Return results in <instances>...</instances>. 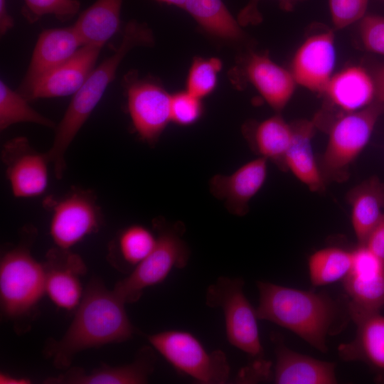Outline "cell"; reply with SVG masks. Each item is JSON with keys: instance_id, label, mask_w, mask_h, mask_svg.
I'll return each mask as SVG.
<instances>
[{"instance_id": "31", "label": "cell", "mask_w": 384, "mask_h": 384, "mask_svg": "<svg viewBox=\"0 0 384 384\" xmlns=\"http://www.w3.org/2000/svg\"><path fill=\"white\" fill-rule=\"evenodd\" d=\"M21 14L30 23L46 15H53L60 22L73 18L80 8L79 0H23Z\"/></svg>"}, {"instance_id": "18", "label": "cell", "mask_w": 384, "mask_h": 384, "mask_svg": "<svg viewBox=\"0 0 384 384\" xmlns=\"http://www.w3.org/2000/svg\"><path fill=\"white\" fill-rule=\"evenodd\" d=\"M347 310L357 329L355 338L338 347L345 361H361L376 372L384 374V316L361 311L348 306Z\"/></svg>"}, {"instance_id": "26", "label": "cell", "mask_w": 384, "mask_h": 384, "mask_svg": "<svg viewBox=\"0 0 384 384\" xmlns=\"http://www.w3.org/2000/svg\"><path fill=\"white\" fill-rule=\"evenodd\" d=\"M156 236L141 225H129L122 230L112 241L109 261L119 271L129 274L151 252Z\"/></svg>"}, {"instance_id": "13", "label": "cell", "mask_w": 384, "mask_h": 384, "mask_svg": "<svg viewBox=\"0 0 384 384\" xmlns=\"http://www.w3.org/2000/svg\"><path fill=\"white\" fill-rule=\"evenodd\" d=\"M46 293L59 308L72 310L79 305L84 291L80 278L87 272L82 257L70 249L49 250L43 263Z\"/></svg>"}, {"instance_id": "9", "label": "cell", "mask_w": 384, "mask_h": 384, "mask_svg": "<svg viewBox=\"0 0 384 384\" xmlns=\"http://www.w3.org/2000/svg\"><path fill=\"white\" fill-rule=\"evenodd\" d=\"M46 203L52 212L50 234L56 247L70 249L101 226V209L92 191L75 188Z\"/></svg>"}, {"instance_id": "15", "label": "cell", "mask_w": 384, "mask_h": 384, "mask_svg": "<svg viewBox=\"0 0 384 384\" xmlns=\"http://www.w3.org/2000/svg\"><path fill=\"white\" fill-rule=\"evenodd\" d=\"M101 46L87 44L43 76L32 87L28 101L75 95L95 68Z\"/></svg>"}, {"instance_id": "27", "label": "cell", "mask_w": 384, "mask_h": 384, "mask_svg": "<svg viewBox=\"0 0 384 384\" xmlns=\"http://www.w3.org/2000/svg\"><path fill=\"white\" fill-rule=\"evenodd\" d=\"M210 34L225 40L238 41L243 33L238 20L223 0H186L183 7Z\"/></svg>"}, {"instance_id": "34", "label": "cell", "mask_w": 384, "mask_h": 384, "mask_svg": "<svg viewBox=\"0 0 384 384\" xmlns=\"http://www.w3.org/2000/svg\"><path fill=\"white\" fill-rule=\"evenodd\" d=\"M369 0H328L331 21L335 29H342L361 21Z\"/></svg>"}, {"instance_id": "11", "label": "cell", "mask_w": 384, "mask_h": 384, "mask_svg": "<svg viewBox=\"0 0 384 384\" xmlns=\"http://www.w3.org/2000/svg\"><path fill=\"white\" fill-rule=\"evenodd\" d=\"M1 160L13 195L33 198L43 194L48 184L47 153L36 151L25 137L6 142L1 150Z\"/></svg>"}, {"instance_id": "23", "label": "cell", "mask_w": 384, "mask_h": 384, "mask_svg": "<svg viewBox=\"0 0 384 384\" xmlns=\"http://www.w3.org/2000/svg\"><path fill=\"white\" fill-rule=\"evenodd\" d=\"M346 198L356 237L359 245H364L384 213V183L372 176L352 188Z\"/></svg>"}, {"instance_id": "8", "label": "cell", "mask_w": 384, "mask_h": 384, "mask_svg": "<svg viewBox=\"0 0 384 384\" xmlns=\"http://www.w3.org/2000/svg\"><path fill=\"white\" fill-rule=\"evenodd\" d=\"M151 346L180 373L203 384H225L230 367L222 350L208 352L192 334L168 330L147 336Z\"/></svg>"}, {"instance_id": "10", "label": "cell", "mask_w": 384, "mask_h": 384, "mask_svg": "<svg viewBox=\"0 0 384 384\" xmlns=\"http://www.w3.org/2000/svg\"><path fill=\"white\" fill-rule=\"evenodd\" d=\"M123 82L134 128L142 140L154 145L171 122V95L157 82L139 79L134 72Z\"/></svg>"}, {"instance_id": "4", "label": "cell", "mask_w": 384, "mask_h": 384, "mask_svg": "<svg viewBox=\"0 0 384 384\" xmlns=\"http://www.w3.org/2000/svg\"><path fill=\"white\" fill-rule=\"evenodd\" d=\"M33 233L31 228L26 230L20 243L1 258V309L9 319L28 315L46 294L43 264L38 262L31 252Z\"/></svg>"}, {"instance_id": "32", "label": "cell", "mask_w": 384, "mask_h": 384, "mask_svg": "<svg viewBox=\"0 0 384 384\" xmlns=\"http://www.w3.org/2000/svg\"><path fill=\"white\" fill-rule=\"evenodd\" d=\"M221 67V62L217 58L195 59L187 78V91L200 99L210 94L216 85Z\"/></svg>"}, {"instance_id": "33", "label": "cell", "mask_w": 384, "mask_h": 384, "mask_svg": "<svg viewBox=\"0 0 384 384\" xmlns=\"http://www.w3.org/2000/svg\"><path fill=\"white\" fill-rule=\"evenodd\" d=\"M201 100L187 90L171 95V122L183 126L195 123L203 113Z\"/></svg>"}, {"instance_id": "39", "label": "cell", "mask_w": 384, "mask_h": 384, "mask_svg": "<svg viewBox=\"0 0 384 384\" xmlns=\"http://www.w3.org/2000/svg\"><path fill=\"white\" fill-rule=\"evenodd\" d=\"M14 26V21L9 14L6 1L0 0V33L1 36L5 35Z\"/></svg>"}, {"instance_id": "35", "label": "cell", "mask_w": 384, "mask_h": 384, "mask_svg": "<svg viewBox=\"0 0 384 384\" xmlns=\"http://www.w3.org/2000/svg\"><path fill=\"white\" fill-rule=\"evenodd\" d=\"M362 43L368 51L384 55V17L366 15L360 22Z\"/></svg>"}, {"instance_id": "29", "label": "cell", "mask_w": 384, "mask_h": 384, "mask_svg": "<svg viewBox=\"0 0 384 384\" xmlns=\"http://www.w3.org/2000/svg\"><path fill=\"white\" fill-rule=\"evenodd\" d=\"M343 287L349 297L347 306L365 312H376L384 306V271L358 277L348 274Z\"/></svg>"}, {"instance_id": "7", "label": "cell", "mask_w": 384, "mask_h": 384, "mask_svg": "<svg viewBox=\"0 0 384 384\" xmlns=\"http://www.w3.org/2000/svg\"><path fill=\"white\" fill-rule=\"evenodd\" d=\"M383 112L384 103L375 100L362 110L344 112L334 122L319 164L326 183L347 179L351 165L367 145Z\"/></svg>"}, {"instance_id": "37", "label": "cell", "mask_w": 384, "mask_h": 384, "mask_svg": "<svg viewBox=\"0 0 384 384\" xmlns=\"http://www.w3.org/2000/svg\"><path fill=\"white\" fill-rule=\"evenodd\" d=\"M261 0H249L247 4L240 11L237 20L240 26L257 24L262 21V16L258 9ZM279 6L287 11H290L299 0H277Z\"/></svg>"}, {"instance_id": "36", "label": "cell", "mask_w": 384, "mask_h": 384, "mask_svg": "<svg viewBox=\"0 0 384 384\" xmlns=\"http://www.w3.org/2000/svg\"><path fill=\"white\" fill-rule=\"evenodd\" d=\"M383 271L384 262L365 245H359L352 251V266L348 274L366 277Z\"/></svg>"}, {"instance_id": "40", "label": "cell", "mask_w": 384, "mask_h": 384, "mask_svg": "<svg viewBox=\"0 0 384 384\" xmlns=\"http://www.w3.org/2000/svg\"><path fill=\"white\" fill-rule=\"evenodd\" d=\"M373 78L375 88V100L384 103V66L380 68Z\"/></svg>"}, {"instance_id": "19", "label": "cell", "mask_w": 384, "mask_h": 384, "mask_svg": "<svg viewBox=\"0 0 384 384\" xmlns=\"http://www.w3.org/2000/svg\"><path fill=\"white\" fill-rule=\"evenodd\" d=\"M276 364L274 381L277 384L336 383L335 363L322 361L288 348L275 335Z\"/></svg>"}, {"instance_id": "3", "label": "cell", "mask_w": 384, "mask_h": 384, "mask_svg": "<svg viewBox=\"0 0 384 384\" xmlns=\"http://www.w3.org/2000/svg\"><path fill=\"white\" fill-rule=\"evenodd\" d=\"M258 319L284 327L317 350L327 351L326 337L335 329L340 309L324 294L257 281Z\"/></svg>"}, {"instance_id": "6", "label": "cell", "mask_w": 384, "mask_h": 384, "mask_svg": "<svg viewBox=\"0 0 384 384\" xmlns=\"http://www.w3.org/2000/svg\"><path fill=\"white\" fill-rule=\"evenodd\" d=\"M244 280L222 276L208 286L206 304L210 308H220L224 315L228 342L254 359V368H267L263 359L264 351L260 341L257 316L245 295Z\"/></svg>"}, {"instance_id": "16", "label": "cell", "mask_w": 384, "mask_h": 384, "mask_svg": "<svg viewBox=\"0 0 384 384\" xmlns=\"http://www.w3.org/2000/svg\"><path fill=\"white\" fill-rule=\"evenodd\" d=\"M267 176V160L259 156L242 165L230 174H217L209 181L210 193L223 201L233 215L248 213L249 203L264 185Z\"/></svg>"}, {"instance_id": "12", "label": "cell", "mask_w": 384, "mask_h": 384, "mask_svg": "<svg viewBox=\"0 0 384 384\" xmlns=\"http://www.w3.org/2000/svg\"><path fill=\"white\" fill-rule=\"evenodd\" d=\"M334 34L327 31L307 38L292 61L291 73L297 85L324 93L334 75L336 64Z\"/></svg>"}, {"instance_id": "2", "label": "cell", "mask_w": 384, "mask_h": 384, "mask_svg": "<svg viewBox=\"0 0 384 384\" xmlns=\"http://www.w3.org/2000/svg\"><path fill=\"white\" fill-rule=\"evenodd\" d=\"M154 43L151 29L137 21H129L122 41L114 53L90 73L82 87L73 95L63 117L55 128L53 144L46 152L55 176L61 179L66 169L65 154L74 138L102 97L117 70L128 53L138 46H151Z\"/></svg>"}, {"instance_id": "17", "label": "cell", "mask_w": 384, "mask_h": 384, "mask_svg": "<svg viewBox=\"0 0 384 384\" xmlns=\"http://www.w3.org/2000/svg\"><path fill=\"white\" fill-rule=\"evenodd\" d=\"M156 362L154 348L144 346L136 353L134 360L119 366L102 365L87 373L73 368L56 378H49L45 383L58 384H144L154 372Z\"/></svg>"}, {"instance_id": "1", "label": "cell", "mask_w": 384, "mask_h": 384, "mask_svg": "<svg viewBox=\"0 0 384 384\" xmlns=\"http://www.w3.org/2000/svg\"><path fill=\"white\" fill-rule=\"evenodd\" d=\"M124 305L100 279H91L69 328L60 340L48 343L45 354L56 368L67 370L82 351L130 339L137 329Z\"/></svg>"}, {"instance_id": "42", "label": "cell", "mask_w": 384, "mask_h": 384, "mask_svg": "<svg viewBox=\"0 0 384 384\" xmlns=\"http://www.w3.org/2000/svg\"><path fill=\"white\" fill-rule=\"evenodd\" d=\"M156 1L162 2V3H165L167 4L176 6L181 9H183L184 4L186 2V0H156Z\"/></svg>"}, {"instance_id": "14", "label": "cell", "mask_w": 384, "mask_h": 384, "mask_svg": "<svg viewBox=\"0 0 384 384\" xmlns=\"http://www.w3.org/2000/svg\"><path fill=\"white\" fill-rule=\"evenodd\" d=\"M84 46L73 26L43 31L36 41L29 65L16 91L26 98L46 73L70 58Z\"/></svg>"}, {"instance_id": "21", "label": "cell", "mask_w": 384, "mask_h": 384, "mask_svg": "<svg viewBox=\"0 0 384 384\" xmlns=\"http://www.w3.org/2000/svg\"><path fill=\"white\" fill-rule=\"evenodd\" d=\"M294 135L284 158L285 169L312 192H323L326 181L314 157L312 138L316 122L301 119L292 123Z\"/></svg>"}, {"instance_id": "20", "label": "cell", "mask_w": 384, "mask_h": 384, "mask_svg": "<svg viewBox=\"0 0 384 384\" xmlns=\"http://www.w3.org/2000/svg\"><path fill=\"white\" fill-rule=\"evenodd\" d=\"M250 82L274 110H282L292 98L297 83L290 70L272 60L266 53L252 54L245 65Z\"/></svg>"}, {"instance_id": "25", "label": "cell", "mask_w": 384, "mask_h": 384, "mask_svg": "<svg viewBox=\"0 0 384 384\" xmlns=\"http://www.w3.org/2000/svg\"><path fill=\"white\" fill-rule=\"evenodd\" d=\"M123 0H96L73 25L84 45L103 47L120 27Z\"/></svg>"}, {"instance_id": "30", "label": "cell", "mask_w": 384, "mask_h": 384, "mask_svg": "<svg viewBox=\"0 0 384 384\" xmlns=\"http://www.w3.org/2000/svg\"><path fill=\"white\" fill-rule=\"evenodd\" d=\"M21 122H29L55 128L56 124L33 107L28 101L16 90H11L3 80L0 81V130Z\"/></svg>"}, {"instance_id": "41", "label": "cell", "mask_w": 384, "mask_h": 384, "mask_svg": "<svg viewBox=\"0 0 384 384\" xmlns=\"http://www.w3.org/2000/svg\"><path fill=\"white\" fill-rule=\"evenodd\" d=\"M31 380L25 378H17L4 373L0 374L1 384H29Z\"/></svg>"}, {"instance_id": "5", "label": "cell", "mask_w": 384, "mask_h": 384, "mask_svg": "<svg viewBox=\"0 0 384 384\" xmlns=\"http://www.w3.org/2000/svg\"><path fill=\"white\" fill-rule=\"evenodd\" d=\"M156 242L148 256L113 290L125 303H134L144 290L166 279L174 269L185 267L190 257V250L183 239L185 229L181 223H170L163 218L153 221Z\"/></svg>"}, {"instance_id": "38", "label": "cell", "mask_w": 384, "mask_h": 384, "mask_svg": "<svg viewBox=\"0 0 384 384\" xmlns=\"http://www.w3.org/2000/svg\"><path fill=\"white\" fill-rule=\"evenodd\" d=\"M364 245L384 262V213L370 233Z\"/></svg>"}, {"instance_id": "28", "label": "cell", "mask_w": 384, "mask_h": 384, "mask_svg": "<svg viewBox=\"0 0 384 384\" xmlns=\"http://www.w3.org/2000/svg\"><path fill=\"white\" fill-rule=\"evenodd\" d=\"M352 266V251L338 247L319 250L311 255L309 270L315 286L329 284L344 279Z\"/></svg>"}, {"instance_id": "24", "label": "cell", "mask_w": 384, "mask_h": 384, "mask_svg": "<svg viewBox=\"0 0 384 384\" xmlns=\"http://www.w3.org/2000/svg\"><path fill=\"white\" fill-rule=\"evenodd\" d=\"M244 134L252 150L259 156L270 160L285 170L284 158L292 143L294 129L276 114L244 128Z\"/></svg>"}, {"instance_id": "22", "label": "cell", "mask_w": 384, "mask_h": 384, "mask_svg": "<svg viewBox=\"0 0 384 384\" xmlns=\"http://www.w3.org/2000/svg\"><path fill=\"white\" fill-rule=\"evenodd\" d=\"M324 94L344 112L358 111L375 101L374 80L363 67L351 65L332 75Z\"/></svg>"}]
</instances>
